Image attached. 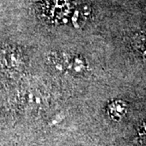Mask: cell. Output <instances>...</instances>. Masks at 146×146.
<instances>
[{
	"instance_id": "1",
	"label": "cell",
	"mask_w": 146,
	"mask_h": 146,
	"mask_svg": "<svg viewBox=\"0 0 146 146\" xmlns=\"http://www.w3.org/2000/svg\"><path fill=\"white\" fill-rule=\"evenodd\" d=\"M108 112L112 119L119 121L127 113V104L122 100H115L109 105Z\"/></svg>"
},
{
	"instance_id": "2",
	"label": "cell",
	"mask_w": 146,
	"mask_h": 146,
	"mask_svg": "<svg viewBox=\"0 0 146 146\" xmlns=\"http://www.w3.org/2000/svg\"><path fill=\"white\" fill-rule=\"evenodd\" d=\"M139 135L141 136H143L146 135V119L142 123L141 126V128L139 130Z\"/></svg>"
}]
</instances>
